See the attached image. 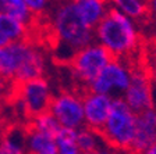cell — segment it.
<instances>
[{
    "label": "cell",
    "mask_w": 156,
    "mask_h": 154,
    "mask_svg": "<svg viewBox=\"0 0 156 154\" xmlns=\"http://www.w3.org/2000/svg\"><path fill=\"white\" fill-rule=\"evenodd\" d=\"M49 112L55 117L63 129L78 131L85 126L84 106H82V90L62 89L55 93L49 107Z\"/></svg>",
    "instance_id": "obj_7"
},
{
    "label": "cell",
    "mask_w": 156,
    "mask_h": 154,
    "mask_svg": "<svg viewBox=\"0 0 156 154\" xmlns=\"http://www.w3.org/2000/svg\"><path fill=\"white\" fill-rule=\"evenodd\" d=\"M156 145V107L136 114L135 138L130 154H140Z\"/></svg>",
    "instance_id": "obj_11"
},
{
    "label": "cell",
    "mask_w": 156,
    "mask_h": 154,
    "mask_svg": "<svg viewBox=\"0 0 156 154\" xmlns=\"http://www.w3.org/2000/svg\"><path fill=\"white\" fill-rule=\"evenodd\" d=\"M29 11L36 19H41L50 11V3L46 0H25Z\"/></svg>",
    "instance_id": "obj_21"
},
{
    "label": "cell",
    "mask_w": 156,
    "mask_h": 154,
    "mask_svg": "<svg viewBox=\"0 0 156 154\" xmlns=\"http://www.w3.org/2000/svg\"><path fill=\"white\" fill-rule=\"evenodd\" d=\"M136 114L121 97L113 99L110 115L99 131L103 143L121 154H130L135 138Z\"/></svg>",
    "instance_id": "obj_4"
},
{
    "label": "cell",
    "mask_w": 156,
    "mask_h": 154,
    "mask_svg": "<svg viewBox=\"0 0 156 154\" xmlns=\"http://www.w3.org/2000/svg\"><path fill=\"white\" fill-rule=\"evenodd\" d=\"M0 132H2V125H0Z\"/></svg>",
    "instance_id": "obj_28"
},
{
    "label": "cell",
    "mask_w": 156,
    "mask_h": 154,
    "mask_svg": "<svg viewBox=\"0 0 156 154\" xmlns=\"http://www.w3.org/2000/svg\"><path fill=\"white\" fill-rule=\"evenodd\" d=\"M46 54L34 39L0 47V75L11 85L43 78Z\"/></svg>",
    "instance_id": "obj_3"
},
{
    "label": "cell",
    "mask_w": 156,
    "mask_h": 154,
    "mask_svg": "<svg viewBox=\"0 0 156 154\" xmlns=\"http://www.w3.org/2000/svg\"><path fill=\"white\" fill-rule=\"evenodd\" d=\"M0 13L7 14L20 22L35 29L36 18L31 14L25 0H0Z\"/></svg>",
    "instance_id": "obj_17"
},
{
    "label": "cell",
    "mask_w": 156,
    "mask_h": 154,
    "mask_svg": "<svg viewBox=\"0 0 156 154\" xmlns=\"http://www.w3.org/2000/svg\"><path fill=\"white\" fill-rule=\"evenodd\" d=\"M149 10H151V15L156 17V0L149 2Z\"/></svg>",
    "instance_id": "obj_25"
},
{
    "label": "cell",
    "mask_w": 156,
    "mask_h": 154,
    "mask_svg": "<svg viewBox=\"0 0 156 154\" xmlns=\"http://www.w3.org/2000/svg\"><path fill=\"white\" fill-rule=\"evenodd\" d=\"M80 15L91 28H96L109 10V2L102 0H74Z\"/></svg>",
    "instance_id": "obj_14"
},
{
    "label": "cell",
    "mask_w": 156,
    "mask_h": 154,
    "mask_svg": "<svg viewBox=\"0 0 156 154\" xmlns=\"http://www.w3.org/2000/svg\"><path fill=\"white\" fill-rule=\"evenodd\" d=\"M49 28L57 45L60 60L66 63L71 60L77 51L95 42L94 28L82 19L74 0L63 2L53 7L49 14Z\"/></svg>",
    "instance_id": "obj_1"
},
{
    "label": "cell",
    "mask_w": 156,
    "mask_h": 154,
    "mask_svg": "<svg viewBox=\"0 0 156 154\" xmlns=\"http://www.w3.org/2000/svg\"><path fill=\"white\" fill-rule=\"evenodd\" d=\"M94 39L113 58L133 61L141 46V31L136 22L109 6L106 15L94 29Z\"/></svg>",
    "instance_id": "obj_2"
},
{
    "label": "cell",
    "mask_w": 156,
    "mask_h": 154,
    "mask_svg": "<svg viewBox=\"0 0 156 154\" xmlns=\"http://www.w3.org/2000/svg\"><path fill=\"white\" fill-rule=\"evenodd\" d=\"M0 154H27L24 146V128H3L0 132Z\"/></svg>",
    "instance_id": "obj_16"
},
{
    "label": "cell",
    "mask_w": 156,
    "mask_h": 154,
    "mask_svg": "<svg viewBox=\"0 0 156 154\" xmlns=\"http://www.w3.org/2000/svg\"><path fill=\"white\" fill-rule=\"evenodd\" d=\"M24 146L27 154H58L55 138L24 125Z\"/></svg>",
    "instance_id": "obj_13"
},
{
    "label": "cell",
    "mask_w": 156,
    "mask_h": 154,
    "mask_svg": "<svg viewBox=\"0 0 156 154\" xmlns=\"http://www.w3.org/2000/svg\"><path fill=\"white\" fill-rule=\"evenodd\" d=\"M77 145L81 154H91L105 143L99 132L84 126L77 131Z\"/></svg>",
    "instance_id": "obj_19"
},
{
    "label": "cell",
    "mask_w": 156,
    "mask_h": 154,
    "mask_svg": "<svg viewBox=\"0 0 156 154\" xmlns=\"http://www.w3.org/2000/svg\"><path fill=\"white\" fill-rule=\"evenodd\" d=\"M133 64L126 60H113L102 70V72L96 77L87 90L94 93L105 94L112 99H117L124 94L130 85Z\"/></svg>",
    "instance_id": "obj_8"
},
{
    "label": "cell",
    "mask_w": 156,
    "mask_h": 154,
    "mask_svg": "<svg viewBox=\"0 0 156 154\" xmlns=\"http://www.w3.org/2000/svg\"><path fill=\"white\" fill-rule=\"evenodd\" d=\"M11 90H13V85L10 84V82H7V80L0 75V96L4 97V100H6L7 97L10 96Z\"/></svg>",
    "instance_id": "obj_23"
},
{
    "label": "cell",
    "mask_w": 156,
    "mask_h": 154,
    "mask_svg": "<svg viewBox=\"0 0 156 154\" xmlns=\"http://www.w3.org/2000/svg\"><path fill=\"white\" fill-rule=\"evenodd\" d=\"M55 92L50 80L46 77L28 80L21 85H13V90L6 103H13L27 122L49 111ZM25 122V124H27Z\"/></svg>",
    "instance_id": "obj_5"
},
{
    "label": "cell",
    "mask_w": 156,
    "mask_h": 154,
    "mask_svg": "<svg viewBox=\"0 0 156 154\" xmlns=\"http://www.w3.org/2000/svg\"><path fill=\"white\" fill-rule=\"evenodd\" d=\"M140 154H156V145H153V146H151V147H148L146 150H144L142 153H140Z\"/></svg>",
    "instance_id": "obj_26"
},
{
    "label": "cell",
    "mask_w": 156,
    "mask_h": 154,
    "mask_svg": "<svg viewBox=\"0 0 156 154\" xmlns=\"http://www.w3.org/2000/svg\"><path fill=\"white\" fill-rule=\"evenodd\" d=\"M4 106H6V100H4V97L0 96V117H2V114L4 111Z\"/></svg>",
    "instance_id": "obj_27"
},
{
    "label": "cell",
    "mask_w": 156,
    "mask_h": 154,
    "mask_svg": "<svg viewBox=\"0 0 156 154\" xmlns=\"http://www.w3.org/2000/svg\"><path fill=\"white\" fill-rule=\"evenodd\" d=\"M55 140L58 154H81L77 145V131L62 128Z\"/></svg>",
    "instance_id": "obj_20"
},
{
    "label": "cell",
    "mask_w": 156,
    "mask_h": 154,
    "mask_svg": "<svg viewBox=\"0 0 156 154\" xmlns=\"http://www.w3.org/2000/svg\"><path fill=\"white\" fill-rule=\"evenodd\" d=\"M144 67H145L146 72L149 75L152 84L156 85V53H153L152 57L148 60V64H144Z\"/></svg>",
    "instance_id": "obj_22"
},
{
    "label": "cell",
    "mask_w": 156,
    "mask_h": 154,
    "mask_svg": "<svg viewBox=\"0 0 156 154\" xmlns=\"http://www.w3.org/2000/svg\"><path fill=\"white\" fill-rule=\"evenodd\" d=\"M121 99L135 114L155 107L153 84L142 64H133L130 85Z\"/></svg>",
    "instance_id": "obj_9"
},
{
    "label": "cell",
    "mask_w": 156,
    "mask_h": 154,
    "mask_svg": "<svg viewBox=\"0 0 156 154\" xmlns=\"http://www.w3.org/2000/svg\"><path fill=\"white\" fill-rule=\"evenodd\" d=\"M110 6L117 9L120 13H123L126 17L133 19L134 22L140 24L145 21V18L151 17L149 2L144 0H114Z\"/></svg>",
    "instance_id": "obj_15"
},
{
    "label": "cell",
    "mask_w": 156,
    "mask_h": 154,
    "mask_svg": "<svg viewBox=\"0 0 156 154\" xmlns=\"http://www.w3.org/2000/svg\"><path fill=\"white\" fill-rule=\"evenodd\" d=\"M112 60L113 57L110 56V53L101 45L94 42L77 51L67 63V65L71 78L78 86L82 87L84 92Z\"/></svg>",
    "instance_id": "obj_6"
},
{
    "label": "cell",
    "mask_w": 156,
    "mask_h": 154,
    "mask_svg": "<svg viewBox=\"0 0 156 154\" xmlns=\"http://www.w3.org/2000/svg\"><path fill=\"white\" fill-rule=\"evenodd\" d=\"M91 154H121V153L113 150L112 147H109V146H106V145H102L101 147L96 149V150H95L94 153H91Z\"/></svg>",
    "instance_id": "obj_24"
},
{
    "label": "cell",
    "mask_w": 156,
    "mask_h": 154,
    "mask_svg": "<svg viewBox=\"0 0 156 154\" xmlns=\"http://www.w3.org/2000/svg\"><path fill=\"white\" fill-rule=\"evenodd\" d=\"M34 28L20 22L13 17L0 13V47L32 39Z\"/></svg>",
    "instance_id": "obj_12"
},
{
    "label": "cell",
    "mask_w": 156,
    "mask_h": 154,
    "mask_svg": "<svg viewBox=\"0 0 156 154\" xmlns=\"http://www.w3.org/2000/svg\"><path fill=\"white\" fill-rule=\"evenodd\" d=\"M84 124L87 128L99 132L107 121L113 106V99L105 94L94 93L89 90L82 92Z\"/></svg>",
    "instance_id": "obj_10"
},
{
    "label": "cell",
    "mask_w": 156,
    "mask_h": 154,
    "mask_svg": "<svg viewBox=\"0 0 156 154\" xmlns=\"http://www.w3.org/2000/svg\"><path fill=\"white\" fill-rule=\"evenodd\" d=\"M28 128L34 129L36 132H41L43 135L52 136V138H56L57 133L62 131V126L57 124V121L55 119V117L50 114L49 111L43 112L41 115L32 118L31 121H28L25 124Z\"/></svg>",
    "instance_id": "obj_18"
}]
</instances>
